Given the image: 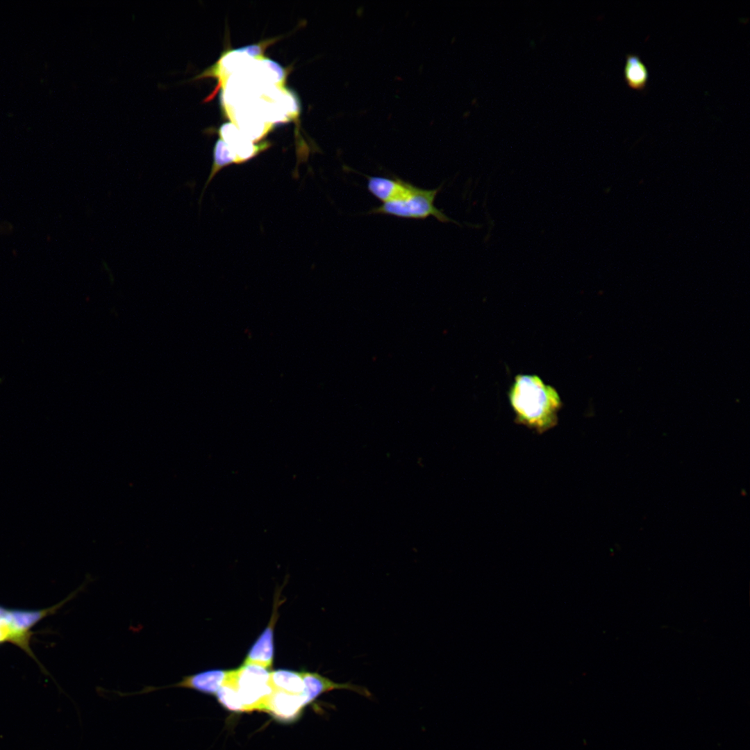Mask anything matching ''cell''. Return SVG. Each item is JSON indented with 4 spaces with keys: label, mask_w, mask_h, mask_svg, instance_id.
<instances>
[{
    "label": "cell",
    "mask_w": 750,
    "mask_h": 750,
    "mask_svg": "<svg viewBox=\"0 0 750 750\" xmlns=\"http://www.w3.org/2000/svg\"><path fill=\"white\" fill-rule=\"evenodd\" d=\"M508 398L515 422L542 433L558 424L562 401L556 390L537 375L515 376Z\"/></svg>",
    "instance_id": "obj_1"
},
{
    "label": "cell",
    "mask_w": 750,
    "mask_h": 750,
    "mask_svg": "<svg viewBox=\"0 0 750 750\" xmlns=\"http://www.w3.org/2000/svg\"><path fill=\"white\" fill-rule=\"evenodd\" d=\"M440 188L426 190L419 188L402 199L383 203L380 206L373 208L369 212L383 214L406 219H426L434 217L441 222L451 221L441 210L434 204V201Z\"/></svg>",
    "instance_id": "obj_2"
},
{
    "label": "cell",
    "mask_w": 750,
    "mask_h": 750,
    "mask_svg": "<svg viewBox=\"0 0 750 750\" xmlns=\"http://www.w3.org/2000/svg\"><path fill=\"white\" fill-rule=\"evenodd\" d=\"M268 669L253 664H242L230 670V678L234 683L245 712L261 711L266 699L273 692L269 683Z\"/></svg>",
    "instance_id": "obj_3"
},
{
    "label": "cell",
    "mask_w": 750,
    "mask_h": 750,
    "mask_svg": "<svg viewBox=\"0 0 750 750\" xmlns=\"http://www.w3.org/2000/svg\"><path fill=\"white\" fill-rule=\"evenodd\" d=\"M72 597L73 595H70L56 605L40 610L8 609L0 606V622L5 623L11 629L15 637L14 644L38 662L30 647V641L33 634L31 628L45 617L53 614Z\"/></svg>",
    "instance_id": "obj_4"
},
{
    "label": "cell",
    "mask_w": 750,
    "mask_h": 750,
    "mask_svg": "<svg viewBox=\"0 0 750 750\" xmlns=\"http://www.w3.org/2000/svg\"><path fill=\"white\" fill-rule=\"evenodd\" d=\"M279 594L274 598L273 612L271 619L264 631L249 649L243 664H253L269 669L273 665L274 656V630L278 619V608L282 603Z\"/></svg>",
    "instance_id": "obj_5"
},
{
    "label": "cell",
    "mask_w": 750,
    "mask_h": 750,
    "mask_svg": "<svg viewBox=\"0 0 750 750\" xmlns=\"http://www.w3.org/2000/svg\"><path fill=\"white\" fill-rule=\"evenodd\" d=\"M228 672L229 670L219 669H208L184 676L180 681L172 685L156 688L147 687L134 694L147 693L169 688H182L194 690L208 695H215L224 683Z\"/></svg>",
    "instance_id": "obj_6"
},
{
    "label": "cell",
    "mask_w": 750,
    "mask_h": 750,
    "mask_svg": "<svg viewBox=\"0 0 750 750\" xmlns=\"http://www.w3.org/2000/svg\"><path fill=\"white\" fill-rule=\"evenodd\" d=\"M305 707L301 694H295L273 688L272 694L265 701L261 711L272 715L283 723L297 719Z\"/></svg>",
    "instance_id": "obj_7"
},
{
    "label": "cell",
    "mask_w": 750,
    "mask_h": 750,
    "mask_svg": "<svg viewBox=\"0 0 750 750\" xmlns=\"http://www.w3.org/2000/svg\"><path fill=\"white\" fill-rule=\"evenodd\" d=\"M301 674L305 686L301 694L305 706L314 701L321 694L334 690H347L365 697L372 696L368 689L363 686L351 683H335L318 673L303 672Z\"/></svg>",
    "instance_id": "obj_8"
},
{
    "label": "cell",
    "mask_w": 750,
    "mask_h": 750,
    "mask_svg": "<svg viewBox=\"0 0 750 750\" xmlns=\"http://www.w3.org/2000/svg\"><path fill=\"white\" fill-rule=\"evenodd\" d=\"M367 189L383 203L398 200L413 192L417 187L399 178L366 176Z\"/></svg>",
    "instance_id": "obj_9"
},
{
    "label": "cell",
    "mask_w": 750,
    "mask_h": 750,
    "mask_svg": "<svg viewBox=\"0 0 750 750\" xmlns=\"http://www.w3.org/2000/svg\"><path fill=\"white\" fill-rule=\"evenodd\" d=\"M624 77L629 88L636 90H644L646 88L649 71L638 54L626 55Z\"/></svg>",
    "instance_id": "obj_10"
},
{
    "label": "cell",
    "mask_w": 750,
    "mask_h": 750,
    "mask_svg": "<svg viewBox=\"0 0 750 750\" xmlns=\"http://www.w3.org/2000/svg\"><path fill=\"white\" fill-rule=\"evenodd\" d=\"M269 683L275 690L301 694L304 683L301 672L289 669H276L269 674Z\"/></svg>",
    "instance_id": "obj_11"
},
{
    "label": "cell",
    "mask_w": 750,
    "mask_h": 750,
    "mask_svg": "<svg viewBox=\"0 0 750 750\" xmlns=\"http://www.w3.org/2000/svg\"><path fill=\"white\" fill-rule=\"evenodd\" d=\"M232 163H236V155L233 148L222 138L219 139L213 149V162L208 179L206 182L203 190L201 193V199L203 192L212 181L214 176L224 167Z\"/></svg>",
    "instance_id": "obj_12"
},
{
    "label": "cell",
    "mask_w": 750,
    "mask_h": 750,
    "mask_svg": "<svg viewBox=\"0 0 750 750\" xmlns=\"http://www.w3.org/2000/svg\"><path fill=\"white\" fill-rule=\"evenodd\" d=\"M215 697L218 703L227 710L234 712H245L238 690L230 678V670L224 683L218 690Z\"/></svg>",
    "instance_id": "obj_13"
},
{
    "label": "cell",
    "mask_w": 750,
    "mask_h": 750,
    "mask_svg": "<svg viewBox=\"0 0 750 750\" xmlns=\"http://www.w3.org/2000/svg\"><path fill=\"white\" fill-rule=\"evenodd\" d=\"M7 642L14 644V635L7 624L0 622V644Z\"/></svg>",
    "instance_id": "obj_14"
},
{
    "label": "cell",
    "mask_w": 750,
    "mask_h": 750,
    "mask_svg": "<svg viewBox=\"0 0 750 750\" xmlns=\"http://www.w3.org/2000/svg\"><path fill=\"white\" fill-rule=\"evenodd\" d=\"M238 50L245 52L251 56H256L260 54L262 51V47L258 44H253L244 47Z\"/></svg>",
    "instance_id": "obj_15"
},
{
    "label": "cell",
    "mask_w": 750,
    "mask_h": 750,
    "mask_svg": "<svg viewBox=\"0 0 750 750\" xmlns=\"http://www.w3.org/2000/svg\"><path fill=\"white\" fill-rule=\"evenodd\" d=\"M356 14L358 16H362L363 14V8L360 7L357 10Z\"/></svg>",
    "instance_id": "obj_16"
}]
</instances>
